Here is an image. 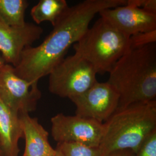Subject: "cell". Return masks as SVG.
Here are the masks:
<instances>
[{
	"label": "cell",
	"instance_id": "obj_1",
	"mask_svg": "<svg viewBox=\"0 0 156 156\" xmlns=\"http://www.w3.org/2000/svg\"><path fill=\"white\" fill-rule=\"evenodd\" d=\"M127 0H85L68 6L56 22L50 33L40 45L26 48L14 71L31 83L49 75L89 28L95 16L101 11L124 5Z\"/></svg>",
	"mask_w": 156,
	"mask_h": 156
},
{
	"label": "cell",
	"instance_id": "obj_2",
	"mask_svg": "<svg viewBox=\"0 0 156 156\" xmlns=\"http://www.w3.org/2000/svg\"><path fill=\"white\" fill-rule=\"evenodd\" d=\"M109 73L120 95L117 109L156 100V43L129 48Z\"/></svg>",
	"mask_w": 156,
	"mask_h": 156
},
{
	"label": "cell",
	"instance_id": "obj_3",
	"mask_svg": "<svg viewBox=\"0 0 156 156\" xmlns=\"http://www.w3.org/2000/svg\"><path fill=\"white\" fill-rule=\"evenodd\" d=\"M156 130V100L131 104L117 109L104 123L99 149L102 156L115 151L135 153Z\"/></svg>",
	"mask_w": 156,
	"mask_h": 156
},
{
	"label": "cell",
	"instance_id": "obj_4",
	"mask_svg": "<svg viewBox=\"0 0 156 156\" xmlns=\"http://www.w3.org/2000/svg\"><path fill=\"white\" fill-rule=\"evenodd\" d=\"M75 53L94 67L97 74L109 73L129 48V37L100 17L73 45Z\"/></svg>",
	"mask_w": 156,
	"mask_h": 156
},
{
	"label": "cell",
	"instance_id": "obj_5",
	"mask_svg": "<svg viewBox=\"0 0 156 156\" xmlns=\"http://www.w3.org/2000/svg\"><path fill=\"white\" fill-rule=\"evenodd\" d=\"M93 66L75 53L65 57L49 76V90L62 98L73 97L83 94L98 80Z\"/></svg>",
	"mask_w": 156,
	"mask_h": 156
},
{
	"label": "cell",
	"instance_id": "obj_6",
	"mask_svg": "<svg viewBox=\"0 0 156 156\" xmlns=\"http://www.w3.org/2000/svg\"><path fill=\"white\" fill-rule=\"evenodd\" d=\"M38 84L18 76L13 67L6 64L0 71V100L18 115L29 114L42 96Z\"/></svg>",
	"mask_w": 156,
	"mask_h": 156
},
{
	"label": "cell",
	"instance_id": "obj_7",
	"mask_svg": "<svg viewBox=\"0 0 156 156\" xmlns=\"http://www.w3.org/2000/svg\"><path fill=\"white\" fill-rule=\"evenodd\" d=\"M51 134L57 144L78 143L99 147L104 134V123L77 115L62 113L51 118Z\"/></svg>",
	"mask_w": 156,
	"mask_h": 156
},
{
	"label": "cell",
	"instance_id": "obj_8",
	"mask_svg": "<svg viewBox=\"0 0 156 156\" xmlns=\"http://www.w3.org/2000/svg\"><path fill=\"white\" fill-rule=\"evenodd\" d=\"M120 95L106 82L97 81L82 94L70 99L76 106V115L104 123L116 111Z\"/></svg>",
	"mask_w": 156,
	"mask_h": 156
},
{
	"label": "cell",
	"instance_id": "obj_9",
	"mask_svg": "<svg viewBox=\"0 0 156 156\" xmlns=\"http://www.w3.org/2000/svg\"><path fill=\"white\" fill-rule=\"evenodd\" d=\"M99 15L128 37L156 30V13L140 7L136 0H127L126 5L102 10Z\"/></svg>",
	"mask_w": 156,
	"mask_h": 156
},
{
	"label": "cell",
	"instance_id": "obj_10",
	"mask_svg": "<svg viewBox=\"0 0 156 156\" xmlns=\"http://www.w3.org/2000/svg\"><path fill=\"white\" fill-rule=\"evenodd\" d=\"M43 32L40 26L30 23L22 27L9 26L0 17V52L6 63L16 67L23 50L38 40Z\"/></svg>",
	"mask_w": 156,
	"mask_h": 156
},
{
	"label": "cell",
	"instance_id": "obj_11",
	"mask_svg": "<svg viewBox=\"0 0 156 156\" xmlns=\"http://www.w3.org/2000/svg\"><path fill=\"white\" fill-rule=\"evenodd\" d=\"M26 141L22 156H50L56 150L49 144V133L39 123L38 118L32 117L28 113L19 115Z\"/></svg>",
	"mask_w": 156,
	"mask_h": 156
},
{
	"label": "cell",
	"instance_id": "obj_12",
	"mask_svg": "<svg viewBox=\"0 0 156 156\" xmlns=\"http://www.w3.org/2000/svg\"><path fill=\"white\" fill-rule=\"evenodd\" d=\"M23 133L19 115L0 100V142L4 156H19V140Z\"/></svg>",
	"mask_w": 156,
	"mask_h": 156
},
{
	"label": "cell",
	"instance_id": "obj_13",
	"mask_svg": "<svg viewBox=\"0 0 156 156\" xmlns=\"http://www.w3.org/2000/svg\"><path fill=\"white\" fill-rule=\"evenodd\" d=\"M68 7L66 0H40L31 8L30 14L37 25L49 22L54 26Z\"/></svg>",
	"mask_w": 156,
	"mask_h": 156
},
{
	"label": "cell",
	"instance_id": "obj_14",
	"mask_svg": "<svg viewBox=\"0 0 156 156\" xmlns=\"http://www.w3.org/2000/svg\"><path fill=\"white\" fill-rule=\"evenodd\" d=\"M28 5L26 0H0V17L9 26L22 27L26 24L25 13Z\"/></svg>",
	"mask_w": 156,
	"mask_h": 156
},
{
	"label": "cell",
	"instance_id": "obj_15",
	"mask_svg": "<svg viewBox=\"0 0 156 156\" xmlns=\"http://www.w3.org/2000/svg\"><path fill=\"white\" fill-rule=\"evenodd\" d=\"M56 149L62 156H102L98 147L78 143L57 144Z\"/></svg>",
	"mask_w": 156,
	"mask_h": 156
},
{
	"label": "cell",
	"instance_id": "obj_16",
	"mask_svg": "<svg viewBox=\"0 0 156 156\" xmlns=\"http://www.w3.org/2000/svg\"><path fill=\"white\" fill-rule=\"evenodd\" d=\"M156 30L141 33L129 37V48H138L156 44Z\"/></svg>",
	"mask_w": 156,
	"mask_h": 156
},
{
	"label": "cell",
	"instance_id": "obj_17",
	"mask_svg": "<svg viewBox=\"0 0 156 156\" xmlns=\"http://www.w3.org/2000/svg\"><path fill=\"white\" fill-rule=\"evenodd\" d=\"M134 156H156V130L146 138Z\"/></svg>",
	"mask_w": 156,
	"mask_h": 156
},
{
	"label": "cell",
	"instance_id": "obj_18",
	"mask_svg": "<svg viewBox=\"0 0 156 156\" xmlns=\"http://www.w3.org/2000/svg\"><path fill=\"white\" fill-rule=\"evenodd\" d=\"M138 5L147 11L156 13V0H136Z\"/></svg>",
	"mask_w": 156,
	"mask_h": 156
},
{
	"label": "cell",
	"instance_id": "obj_19",
	"mask_svg": "<svg viewBox=\"0 0 156 156\" xmlns=\"http://www.w3.org/2000/svg\"><path fill=\"white\" fill-rule=\"evenodd\" d=\"M134 153L131 151L124 150V151H115L111 152L104 156H134Z\"/></svg>",
	"mask_w": 156,
	"mask_h": 156
},
{
	"label": "cell",
	"instance_id": "obj_20",
	"mask_svg": "<svg viewBox=\"0 0 156 156\" xmlns=\"http://www.w3.org/2000/svg\"><path fill=\"white\" fill-rule=\"evenodd\" d=\"M6 62L4 60V58H2V57L1 55H0V71L1 70V69L2 68V67H4L5 65Z\"/></svg>",
	"mask_w": 156,
	"mask_h": 156
},
{
	"label": "cell",
	"instance_id": "obj_21",
	"mask_svg": "<svg viewBox=\"0 0 156 156\" xmlns=\"http://www.w3.org/2000/svg\"><path fill=\"white\" fill-rule=\"evenodd\" d=\"M55 150H56V151H55V153H53L52 155L50 156H62V154L60 153V152L59 151L57 150L56 149Z\"/></svg>",
	"mask_w": 156,
	"mask_h": 156
},
{
	"label": "cell",
	"instance_id": "obj_22",
	"mask_svg": "<svg viewBox=\"0 0 156 156\" xmlns=\"http://www.w3.org/2000/svg\"><path fill=\"white\" fill-rule=\"evenodd\" d=\"M0 156H4V153H3V151H2V149L1 142H0Z\"/></svg>",
	"mask_w": 156,
	"mask_h": 156
}]
</instances>
